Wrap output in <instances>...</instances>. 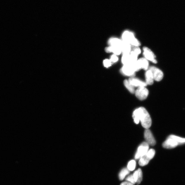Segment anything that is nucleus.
Returning a JSON list of instances; mask_svg holds the SVG:
<instances>
[{
  "instance_id": "16",
  "label": "nucleus",
  "mask_w": 185,
  "mask_h": 185,
  "mask_svg": "<svg viewBox=\"0 0 185 185\" xmlns=\"http://www.w3.org/2000/svg\"><path fill=\"white\" fill-rule=\"evenodd\" d=\"M123 40L116 38H112L108 42V44L110 46H117L121 47Z\"/></svg>"
},
{
  "instance_id": "3",
  "label": "nucleus",
  "mask_w": 185,
  "mask_h": 185,
  "mask_svg": "<svg viewBox=\"0 0 185 185\" xmlns=\"http://www.w3.org/2000/svg\"><path fill=\"white\" fill-rule=\"evenodd\" d=\"M133 66L136 72L141 69L147 70L149 66L148 60L145 58H140L133 64Z\"/></svg>"
},
{
  "instance_id": "6",
  "label": "nucleus",
  "mask_w": 185,
  "mask_h": 185,
  "mask_svg": "<svg viewBox=\"0 0 185 185\" xmlns=\"http://www.w3.org/2000/svg\"><path fill=\"white\" fill-rule=\"evenodd\" d=\"M121 72L124 75L133 77L135 75V71L131 64L123 65L121 69Z\"/></svg>"
},
{
  "instance_id": "15",
  "label": "nucleus",
  "mask_w": 185,
  "mask_h": 185,
  "mask_svg": "<svg viewBox=\"0 0 185 185\" xmlns=\"http://www.w3.org/2000/svg\"><path fill=\"white\" fill-rule=\"evenodd\" d=\"M145 77L146 84L148 85H152L154 83V80L152 72L149 69L146 71Z\"/></svg>"
},
{
  "instance_id": "13",
  "label": "nucleus",
  "mask_w": 185,
  "mask_h": 185,
  "mask_svg": "<svg viewBox=\"0 0 185 185\" xmlns=\"http://www.w3.org/2000/svg\"><path fill=\"white\" fill-rule=\"evenodd\" d=\"M134 177L135 182L137 184H139L142 180V173L140 169L139 168L134 172Z\"/></svg>"
},
{
  "instance_id": "23",
  "label": "nucleus",
  "mask_w": 185,
  "mask_h": 185,
  "mask_svg": "<svg viewBox=\"0 0 185 185\" xmlns=\"http://www.w3.org/2000/svg\"><path fill=\"white\" fill-rule=\"evenodd\" d=\"M131 51L134 52V53H136L138 55L141 53V49L139 48V46H131Z\"/></svg>"
},
{
  "instance_id": "14",
  "label": "nucleus",
  "mask_w": 185,
  "mask_h": 185,
  "mask_svg": "<svg viewBox=\"0 0 185 185\" xmlns=\"http://www.w3.org/2000/svg\"><path fill=\"white\" fill-rule=\"evenodd\" d=\"M121 48L123 54H129L131 51V46L128 43L123 40Z\"/></svg>"
},
{
  "instance_id": "11",
  "label": "nucleus",
  "mask_w": 185,
  "mask_h": 185,
  "mask_svg": "<svg viewBox=\"0 0 185 185\" xmlns=\"http://www.w3.org/2000/svg\"><path fill=\"white\" fill-rule=\"evenodd\" d=\"M128 81L134 87H145L147 85L146 82L142 81L138 79L132 77L128 79Z\"/></svg>"
},
{
  "instance_id": "17",
  "label": "nucleus",
  "mask_w": 185,
  "mask_h": 185,
  "mask_svg": "<svg viewBox=\"0 0 185 185\" xmlns=\"http://www.w3.org/2000/svg\"><path fill=\"white\" fill-rule=\"evenodd\" d=\"M151 159L146 154L140 159L139 164L140 166H145L148 164Z\"/></svg>"
},
{
  "instance_id": "8",
  "label": "nucleus",
  "mask_w": 185,
  "mask_h": 185,
  "mask_svg": "<svg viewBox=\"0 0 185 185\" xmlns=\"http://www.w3.org/2000/svg\"><path fill=\"white\" fill-rule=\"evenodd\" d=\"M149 70L152 72L154 80L160 81L162 79L164 73L161 70L154 66L150 67Z\"/></svg>"
},
{
  "instance_id": "7",
  "label": "nucleus",
  "mask_w": 185,
  "mask_h": 185,
  "mask_svg": "<svg viewBox=\"0 0 185 185\" xmlns=\"http://www.w3.org/2000/svg\"><path fill=\"white\" fill-rule=\"evenodd\" d=\"M143 55L144 57L148 60L157 64V61L156 59V56L153 52L147 47H144L143 48Z\"/></svg>"
},
{
  "instance_id": "4",
  "label": "nucleus",
  "mask_w": 185,
  "mask_h": 185,
  "mask_svg": "<svg viewBox=\"0 0 185 185\" xmlns=\"http://www.w3.org/2000/svg\"><path fill=\"white\" fill-rule=\"evenodd\" d=\"M149 145L146 142H144L139 146L135 154V158L137 159H140L145 155L149 150Z\"/></svg>"
},
{
  "instance_id": "25",
  "label": "nucleus",
  "mask_w": 185,
  "mask_h": 185,
  "mask_svg": "<svg viewBox=\"0 0 185 185\" xmlns=\"http://www.w3.org/2000/svg\"><path fill=\"white\" fill-rule=\"evenodd\" d=\"M126 181L131 183L133 184H135V183L133 175L128 176L126 178Z\"/></svg>"
},
{
  "instance_id": "9",
  "label": "nucleus",
  "mask_w": 185,
  "mask_h": 185,
  "mask_svg": "<svg viewBox=\"0 0 185 185\" xmlns=\"http://www.w3.org/2000/svg\"><path fill=\"white\" fill-rule=\"evenodd\" d=\"M144 138L145 139L146 142L149 145L154 146L156 142L152 132L149 129H146L144 131Z\"/></svg>"
},
{
  "instance_id": "22",
  "label": "nucleus",
  "mask_w": 185,
  "mask_h": 185,
  "mask_svg": "<svg viewBox=\"0 0 185 185\" xmlns=\"http://www.w3.org/2000/svg\"><path fill=\"white\" fill-rule=\"evenodd\" d=\"M136 166V162L134 160L130 161L128 164L127 168L129 171H133L134 170Z\"/></svg>"
},
{
  "instance_id": "21",
  "label": "nucleus",
  "mask_w": 185,
  "mask_h": 185,
  "mask_svg": "<svg viewBox=\"0 0 185 185\" xmlns=\"http://www.w3.org/2000/svg\"><path fill=\"white\" fill-rule=\"evenodd\" d=\"M169 137L175 139L179 143V145L185 143V138H182V137L176 136V135H170Z\"/></svg>"
},
{
  "instance_id": "24",
  "label": "nucleus",
  "mask_w": 185,
  "mask_h": 185,
  "mask_svg": "<svg viewBox=\"0 0 185 185\" xmlns=\"http://www.w3.org/2000/svg\"><path fill=\"white\" fill-rule=\"evenodd\" d=\"M103 64L106 68H108L111 66L112 63L110 59H106L104 60Z\"/></svg>"
},
{
  "instance_id": "5",
  "label": "nucleus",
  "mask_w": 185,
  "mask_h": 185,
  "mask_svg": "<svg viewBox=\"0 0 185 185\" xmlns=\"http://www.w3.org/2000/svg\"><path fill=\"white\" fill-rule=\"evenodd\" d=\"M135 96L139 100L142 101L145 100L148 96V90L145 87H138L135 91Z\"/></svg>"
},
{
  "instance_id": "27",
  "label": "nucleus",
  "mask_w": 185,
  "mask_h": 185,
  "mask_svg": "<svg viewBox=\"0 0 185 185\" xmlns=\"http://www.w3.org/2000/svg\"><path fill=\"white\" fill-rule=\"evenodd\" d=\"M120 185H134L133 184L129 182H124L121 183Z\"/></svg>"
},
{
  "instance_id": "19",
  "label": "nucleus",
  "mask_w": 185,
  "mask_h": 185,
  "mask_svg": "<svg viewBox=\"0 0 185 185\" xmlns=\"http://www.w3.org/2000/svg\"><path fill=\"white\" fill-rule=\"evenodd\" d=\"M122 58V62L123 65L130 64L131 63V59L129 54H123Z\"/></svg>"
},
{
  "instance_id": "12",
  "label": "nucleus",
  "mask_w": 185,
  "mask_h": 185,
  "mask_svg": "<svg viewBox=\"0 0 185 185\" xmlns=\"http://www.w3.org/2000/svg\"><path fill=\"white\" fill-rule=\"evenodd\" d=\"M105 51L107 53H113L116 55H120L122 53L121 47L117 46H111L105 48Z\"/></svg>"
},
{
  "instance_id": "26",
  "label": "nucleus",
  "mask_w": 185,
  "mask_h": 185,
  "mask_svg": "<svg viewBox=\"0 0 185 185\" xmlns=\"http://www.w3.org/2000/svg\"><path fill=\"white\" fill-rule=\"evenodd\" d=\"M110 60L111 61L112 64H113V63H115L118 61V58L116 55L114 54V55H112Z\"/></svg>"
},
{
  "instance_id": "10",
  "label": "nucleus",
  "mask_w": 185,
  "mask_h": 185,
  "mask_svg": "<svg viewBox=\"0 0 185 185\" xmlns=\"http://www.w3.org/2000/svg\"><path fill=\"white\" fill-rule=\"evenodd\" d=\"M179 145V143L175 139L168 137L162 144V146L165 148L171 149L175 148Z\"/></svg>"
},
{
  "instance_id": "1",
  "label": "nucleus",
  "mask_w": 185,
  "mask_h": 185,
  "mask_svg": "<svg viewBox=\"0 0 185 185\" xmlns=\"http://www.w3.org/2000/svg\"><path fill=\"white\" fill-rule=\"evenodd\" d=\"M134 123L138 124L140 121L143 127L148 129L152 125V120L145 108L140 107L135 109L133 114Z\"/></svg>"
},
{
  "instance_id": "2",
  "label": "nucleus",
  "mask_w": 185,
  "mask_h": 185,
  "mask_svg": "<svg viewBox=\"0 0 185 185\" xmlns=\"http://www.w3.org/2000/svg\"><path fill=\"white\" fill-rule=\"evenodd\" d=\"M122 40L129 43L131 46H137L139 44V41L134 37V34L130 31L124 32L122 36Z\"/></svg>"
},
{
  "instance_id": "18",
  "label": "nucleus",
  "mask_w": 185,
  "mask_h": 185,
  "mask_svg": "<svg viewBox=\"0 0 185 185\" xmlns=\"http://www.w3.org/2000/svg\"><path fill=\"white\" fill-rule=\"evenodd\" d=\"M124 84L125 87L131 93L134 94L135 92L134 87L132 85L128 80H125L124 81Z\"/></svg>"
},
{
  "instance_id": "20",
  "label": "nucleus",
  "mask_w": 185,
  "mask_h": 185,
  "mask_svg": "<svg viewBox=\"0 0 185 185\" xmlns=\"http://www.w3.org/2000/svg\"><path fill=\"white\" fill-rule=\"evenodd\" d=\"M130 173V171L128 168H124L122 170L119 174V178L120 180H123L125 178L126 175H127Z\"/></svg>"
}]
</instances>
